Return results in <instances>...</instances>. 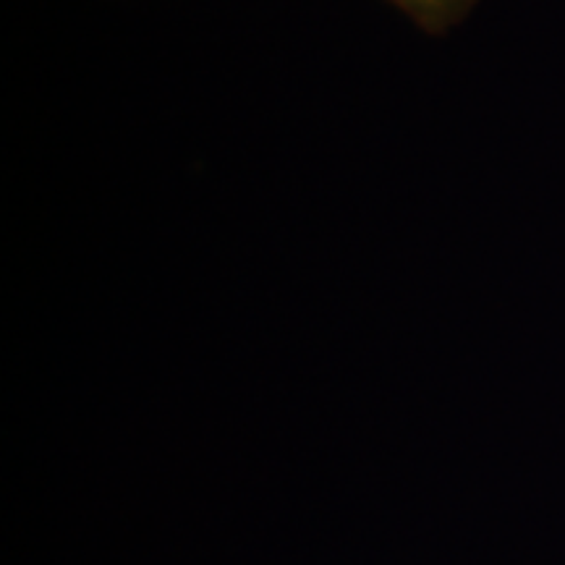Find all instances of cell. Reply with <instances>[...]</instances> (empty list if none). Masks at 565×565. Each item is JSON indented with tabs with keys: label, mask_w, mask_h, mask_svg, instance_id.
Listing matches in <instances>:
<instances>
[{
	"label": "cell",
	"mask_w": 565,
	"mask_h": 565,
	"mask_svg": "<svg viewBox=\"0 0 565 565\" xmlns=\"http://www.w3.org/2000/svg\"><path fill=\"white\" fill-rule=\"evenodd\" d=\"M406 17H412L424 32L443 34L456 26L477 0H391Z\"/></svg>",
	"instance_id": "obj_1"
}]
</instances>
